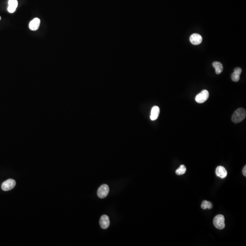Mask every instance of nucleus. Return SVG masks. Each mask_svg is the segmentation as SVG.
<instances>
[{"mask_svg": "<svg viewBox=\"0 0 246 246\" xmlns=\"http://www.w3.org/2000/svg\"><path fill=\"white\" fill-rule=\"evenodd\" d=\"M246 116V110L243 108H239L233 114L232 120L234 123H239L244 119Z\"/></svg>", "mask_w": 246, "mask_h": 246, "instance_id": "1", "label": "nucleus"}, {"mask_svg": "<svg viewBox=\"0 0 246 246\" xmlns=\"http://www.w3.org/2000/svg\"><path fill=\"white\" fill-rule=\"evenodd\" d=\"M213 224L218 229L220 230L224 229L225 226L224 217L220 214L217 215L213 219Z\"/></svg>", "mask_w": 246, "mask_h": 246, "instance_id": "2", "label": "nucleus"}, {"mask_svg": "<svg viewBox=\"0 0 246 246\" xmlns=\"http://www.w3.org/2000/svg\"><path fill=\"white\" fill-rule=\"evenodd\" d=\"M209 94L207 90H202L201 93L196 96L195 100L197 103L202 104L206 101L209 98Z\"/></svg>", "mask_w": 246, "mask_h": 246, "instance_id": "3", "label": "nucleus"}, {"mask_svg": "<svg viewBox=\"0 0 246 246\" xmlns=\"http://www.w3.org/2000/svg\"><path fill=\"white\" fill-rule=\"evenodd\" d=\"M110 189L109 186L106 184H104L100 187L98 190L97 195L100 198H104L108 196Z\"/></svg>", "mask_w": 246, "mask_h": 246, "instance_id": "4", "label": "nucleus"}, {"mask_svg": "<svg viewBox=\"0 0 246 246\" xmlns=\"http://www.w3.org/2000/svg\"><path fill=\"white\" fill-rule=\"evenodd\" d=\"M16 182L15 180L10 179L4 182L2 185V188L4 191H8L15 187Z\"/></svg>", "mask_w": 246, "mask_h": 246, "instance_id": "5", "label": "nucleus"}, {"mask_svg": "<svg viewBox=\"0 0 246 246\" xmlns=\"http://www.w3.org/2000/svg\"><path fill=\"white\" fill-rule=\"evenodd\" d=\"M190 41L192 44L197 45L201 44L202 41V36L199 34L194 33L190 36Z\"/></svg>", "mask_w": 246, "mask_h": 246, "instance_id": "6", "label": "nucleus"}, {"mask_svg": "<svg viewBox=\"0 0 246 246\" xmlns=\"http://www.w3.org/2000/svg\"><path fill=\"white\" fill-rule=\"evenodd\" d=\"M100 226L103 229H106L109 227L110 225V220L107 215H103L100 220Z\"/></svg>", "mask_w": 246, "mask_h": 246, "instance_id": "7", "label": "nucleus"}, {"mask_svg": "<svg viewBox=\"0 0 246 246\" xmlns=\"http://www.w3.org/2000/svg\"><path fill=\"white\" fill-rule=\"evenodd\" d=\"M40 24V20L38 18H35L31 21L29 25L30 29L32 31H36L39 28Z\"/></svg>", "mask_w": 246, "mask_h": 246, "instance_id": "8", "label": "nucleus"}, {"mask_svg": "<svg viewBox=\"0 0 246 246\" xmlns=\"http://www.w3.org/2000/svg\"><path fill=\"white\" fill-rule=\"evenodd\" d=\"M216 173L217 176L224 179L227 176V171L226 169L222 166H219L216 169Z\"/></svg>", "mask_w": 246, "mask_h": 246, "instance_id": "9", "label": "nucleus"}, {"mask_svg": "<svg viewBox=\"0 0 246 246\" xmlns=\"http://www.w3.org/2000/svg\"><path fill=\"white\" fill-rule=\"evenodd\" d=\"M18 6V2L17 0H9L8 7V10L10 13H14L15 11Z\"/></svg>", "mask_w": 246, "mask_h": 246, "instance_id": "10", "label": "nucleus"}, {"mask_svg": "<svg viewBox=\"0 0 246 246\" xmlns=\"http://www.w3.org/2000/svg\"><path fill=\"white\" fill-rule=\"evenodd\" d=\"M160 110L159 107L157 106H154L152 108L151 111V116L150 118L152 121L156 120L158 118L160 114Z\"/></svg>", "mask_w": 246, "mask_h": 246, "instance_id": "11", "label": "nucleus"}, {"mask_svg": "<svg viewBox=\"0 0 246 246\" xmlns=\"http://www.w3.org/2000/svg\"><path fill=\"white\" fill-rule=\"evenodd\" d=\"M212 66L216 70V74H219L223 71V66L221 63L218 62H214L212 64Z\"/></svg>", "mask_w": 246, "mask_h": 246, "instance_id": "12", "label": "nucleus"}, {"mask_svg": "<svg viewBox=\"0 0 246 246\" xmlns=\"http://www.w3.org/2000/svg\"><path fill=\"white\" fill-rule=\"evenodd\" d=\"M212 206L213 205H212V203L209 201H206V200L203 201L201 205V207L203 209H211L212 208Z\"/></svg>", "mask_w": 246, "mask_h": 246, "instance_id": "13", "label": "nucleus"}, {"mask_svg": "<svg viewBox=\"0 0 246 246\" xmlns=\"http://www.w3.org/2000/svg\"><path fill=\"white\" fill-rule=\"evenodd\" d=\"M187 168L183 165H181L180 167L176 170V173L177 175H182L186 173Z\"/></svg>", "mask_w": 246, "mask_h": 246, "instance_id": "14", "label": "nucleus"}, {"mask_svg": "<svg viewBox=\"0 0 246 246\" xmlns=\"http://www.w3.org/2000/svg\"><path fill=\"white\" fill-rule=\"evenodd\" d=\"M240 75H239L238 74H237L235 72H233L232 74V75H231L232 80L233 81L235 82H237L238 81L240 80Z\"/></svg>", "mask_w": 246, "mask_h": 246, "instance_id": "15", "label": "nucleus"}, {"mask_svg": "<svg viewBox=\"0 0 246 246\" xmlns=\"http://www.w3.org/2000/svg\"><path fill=\"white\" fill-rule=\"evenodd\" d=\"M242 71V70L240 68H235L234 70V72H235V73L238 74L239 75H240L241 74Z\"/></svg>", "mask_w": 246, "mask_h": 246, "instance_id": "16", "label": "nucleus"}, {"mask_svg": "<svg viewBox=\"0 0 246 246\" xmlns=\"http://www.w3.org/2000/svg\"><path fill=\"white\" fill-rule=\"evenodd\" d=\"M242 173H243V175L244 176H246V166H245L243 168V170H242Z\"/></svg>", "mask_w": 246, "mask_h": 246, "instance_id": "17", "label": "nucleus"}, {"mask_svg": "<svg viewBox=\"0 0 246 246\" xmlns=\"http://www.w3.org/2000/svg\"><path fill=\"white\" fill-rule=\"evenodd\" d=\"M1 20V17L0 16V20Z\"/></svg>", "mask_w": 246, "mask_h": 246, "instance_id": "18", "label": "nucleus"}]
</instances>
